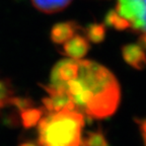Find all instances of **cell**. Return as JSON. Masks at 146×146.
I'll use <instances>...</instances> for the list:
<instances>
[{"label":"cell","mask_w":146,"mask_h":146,"mask_svg":"<svg viewBox=\"0 0 146 146\" xmlns=\"http://www.w3.org/2000/svg\"><path fill=\"white\" fill-rule=\"evenodd\" d=\"M140 130H141L142 137H143V140L146 144V119L140 122Z\"/></svg>","instance_id":"cell-14"},{"label":"cell","mask_w":146,"mask_h":146,"mask_svg":"<svg viewBox=\"0 0 146 146\" xmlns=\"http://www.w3.org/2000/svg\"><path fill=\"white\" fill-rule=\"evenodd\" d=\"M55 87L63 88L75 109L90 118L111 116L120 103V86L114 74L103 65L89 60H78L76 77Z\"/></svg>","instance_id":"cell-1"},{"label":"cell","mask_w":146,"mask_h":146,"mask_svg":"<svg viewBox=\"0 0 146 146\" xmlns=\"http://www.w3.org/2000/svg\"><path fill=\"white\" fill-rule=\"evenodd\" d=\"M19 146H41L39 143H35V142H32V141H27V142H23L21 143Z\"/></svg>","instance_id":"cell-15"},{"label":"cell","mask_w":146,"mask_h":146,"mask_svg":"<svg viewBox=\"0 0 146 146\" xmlns=\"http://www.w3.org/2000/svg\"><path fill=\"white\" fill-rule=\"evenodd\" d=\"M78 72V60L66 59L58 62L51 73V85L61 86L74 79Z\"/></svg>","instance_id":"cell-5"},{"label":"cell","mask_w":146,"mask_h":146,"mask_svg":"<svg viewBox=\"0 0 146 146\" xmlns=\"http://www.w3.org/2000/svg\"><path fill=\"white\" fill-rule=\"evenodd\" d=\"M43 115V110L39 108H34L32 106L21 110V122L23 126L27 128H32L33 126L38 125Z\"/></svg>","instance_id":"cell-10"},{"label":"cell","mask_w":146,"mask_h":146,"mask_svg":"<svg viewBox=\"0 0 146 146\" xmlns=\"http://www.w3.org/2000/svg\"><path fill=\"white\" fill-rule=\"evenodd\" d=\"M122 55L124 60L134 68L143 69L146 66V54L140 45L130 44L125 46L122 49Z\"/></svg>","instance_id":"cell-7"},{"label":"cell","mask_w":146,"mask_h":146,"mask_svg":"<svg viewBox=\"0 0 146 146\" xmlns=\"http://www.w3.org/2000/svg\"><path fill=\"white\" fill-rule=\"evenodd\" d=\"M48 96L43 100L44 108L48 113H56L63 110H74L75 106L69 94L63 88L49 84L46 87Z\"/></svg>","instance_id":"cell-4"},{"label":"cell","mask_w":146,"mask_h":146,"mask_svg":"<svg viewBox=\"0 0 146 146\" xmlns=\"http://www.w3.org/2000/svg\"><path fill=\"white\" fill-rule=\"evenodd\" d=\"M78 25L72 21L55 25L51 31V39L56 44H64L76 34Z\"/></svg>","instance_id":"cell-8"},{"label":"cell","mask_w":146,"mask_h":146,"mask_svg":"<svg viewBox=\"0 0 146 146\" xmlns=\"http://www.w3.org/2000/svg\"><path fill=\"white\" fill-rule=\"evenodd\" d=\"M64 54L71 59L79 60L84 57L89 49V41L82 36L74 35L64 43Z\"/></svg>","instance_id":"cell-6"},{"label":"cell","mask_w":146,"mask_h":146,"mask_svg":"<svg viewBox=\"0 0 146 146\" xmlns=\"http://www.w3.org/2000/svg\"><path fill=\"white\" fill-rule=\"evenodd\" d=\"M11 90L5 82L0 80V110L7 105H11Z\"/></svg>","instance_id":"cell-13"},{"label":"cell","mask_w":146,"mask_h":146,"mask_svg":"<svg viewBox=\"0 0 146 146\" xmlns=\"http://www.w3.org/2000/svg\"><path fill=\"white\" fill-rule=\"evenodd\" d=\"M83 125V114L76 109L48 113L38 123V143L41 146H81Z\"/></svg>","instance_id":"cell-2"},{"label":"cell","mask_w":146,"mask_h":146,"mask_svg":"<svg viewBox=\"0 0 146 146\" xmlns=\"http://www.w3.org/2000/svg\"><path fill=\"white\" fill-rule=\"evenodd\" d=\"M32 1L36 8L46 13L60 11L71 2V0H32Z\"/></svg>","instance_id":"cell-9"},{"label":"cell","mask_w":146,"mask_h":146,"mask_svg":"<svg viewBox=\"0 0 146 146\" xmlns=\"http://www.w3.org/2000/svg\"><path fill=\"white\" fill-rule=\"evenodd\" d=\"M85 35L88 41L94 42V43H100L104 41L106 36V29L103 25H89L86 27Z\"/></svg>","instance_id":"cell-11"},{"label":"cell","mask_w":146,"mask_h":146,"mask_svg":"<svg viewBox=\"0 0 146 146\" xmlns=\"http://www.w3.org/2000/svg\"><path fill=\"white\" fill-rule=\"evenodd\" d=\"M81 146H108V142L102 132H90L81 140Z\"/></svg>","instance_id":"cell-12"},{"label":"cell","mask_w":146,"mask_h":146,"mask_svg":"<svg viewBox=\"0 0 146 146\" xmlns=\"http://www.w3.org/2000/svg\"><path fill=\"white\" fill-rule=\"evenodd\" d=\"M114 11L123 19L127 29L146 35V0H118Z\"/></svg>","instance_id":"cell-3"}]
</instances>
